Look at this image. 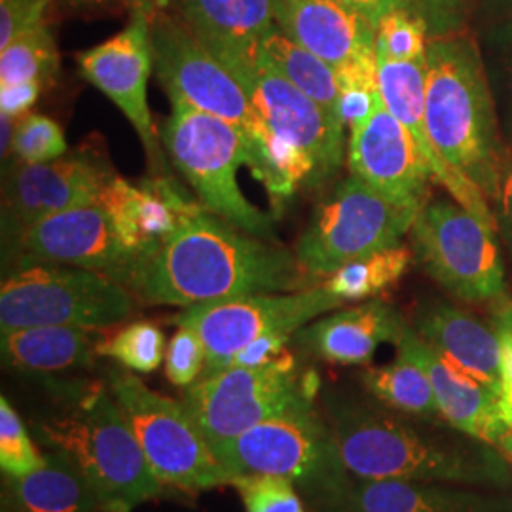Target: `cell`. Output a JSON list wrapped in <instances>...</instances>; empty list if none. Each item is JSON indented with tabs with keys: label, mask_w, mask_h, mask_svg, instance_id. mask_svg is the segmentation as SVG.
Segmentation results:
<instances>
[{
	"label": "cell",
	"mask_w": 512,
	"mask_h": 512,
	"mask_svg": "<svg viewBox=\"0 0 512 512\" xmlns=\"http://www.w3.org/2000/svg\"><path fill=\"white\" fill-rule=\"evenodd\" d=\"M323 414L349 473L357 480L439 482L512 490L507 456L446 420L406 416L344 391H323Z\"/></svg>",
	"instance_id": "cell-1"
},
{
	"label": "cell",
	"mask_w": 512,
	"mask_h": 512,
	"mask_svg": "<svg viewBox=\"0 0 512 512\" xmlns=\"http://www.w3.org/2000/svg\"><path fill=\"white\" fill-rule=\"evenodd\" d=\"M311 279L279 243L202 209L148 258L133 293L152 306L184 310L238 296L294 293L311 287Z\"/></svg>",
	"instance_id": "cell-2"
},
{
	"label": "cell",
	"mask_w": 512,
	"mask_h": 512,
	"mask_svg": "<svg viewBox=\"0 0 512 512\" xmlns=\"http://www.w3.org/2000/svg\"><path fill=\"white\" fill-rule=\"evenodd\" d=\"M31 427L46 450H61L88 476L105 512H131L158 497L154 475L109 384L61 380Z\"/></svg>",
	"instance_id": "cell-3"
},
{
	"label": "cell",
	"mask_w": 512,
	"mask_h": 512,
	"mask_svg": "<svg viewBox=\"0 0 512 512\" xmlns=\"http://www.w3.org/2000/svg\"><path fill=\"white\" fill-rule=\"evenodd\" d=\"M425 126L440 160L456 175L499 200L503 167L494 105L475 44L440 37L427 46Z\"/></svg>",
	"instance_id": "cell-4"
},
{
	"label": "cell",
	"mask_w": 512,
	"mask_h": 512,
	"mask_svg": "<svg viewBox=\"0 0 512 512\" xmlns=\"http://www.w3.org/2000/svg\"><path fill=\"white\" fill-rule=\"evenodd\" d=\"M211 448L230 480L253 473L283 476L293 482L308 511L351 512L355 478L317 403L283 412Z\"/></svg>",
	"instance_id": "cell-5"
},
{
	"label": "cell",
	"mask_w": 512,
	"mask_h": 512,
	"mask_svg": "<svg viewBox=\"0 0 512 512\" xmlns=\"http://www.w3.org/2000/svg\"><path fill=\"white\" fill-rule=\"evenodd\" d=\"M135 293L107 275L16 260L0 285V332L29 327L109 329L135 311Z\"/></svg>",
	"instance_id": "cell-6"
},
{
	"label": "cell",
	"mask_w": 512,
	"mask_h": 512,
	"mask_svg": "<svg viewBox=\"0 0 512 512\" xmlns=\"http://www.w3.org/2000/svg\"><path fill=\"white\" fill-rule=\"evenodd\" d=\"M162 141L173 164L209 213L255 238L279 243L274 220L241 192L239 167H249L251 156L238 129L181 99H171Z\"/></svg>",
	"instance_id": "cell-7"
},
{
	"label": "cell",
	"mask_w": 512,
	"mask_h": 512,
	"mask_svg": "<svg viewBox=\"0 0 512 512\" xmlns=\"http://www.w3.org/2000/svg\"><path fill=\"white\" fill-rule=\"evenodd\" d=\"M150 38L154 71L169 99H181L238 129L251 156L249 169L260 179L268 126L238 76L203 46L183 19L165 10L150 18Z\"/></svg>",
	"instance_id": "cell-8"
},
{
	"label": "cell",
	"mask_w": 512,
	"mask_h": 512,
	"mask_svg": "<svg viewBox=\"0 0 512 512\" xmlns=\"http://www.w3.org/2000/svg\"><path fill=\"white\" fill-rule=\"evenodd\" d=\"M109 387L162 486L203 492L230 482L184 401L158 395L129 370H110Z\"/></svg>",
	"instance_id": "cell-9"
},
{
	"label": "cell",
	"mask_w": 512,
	"mask_h": 512,
	"mask_svg": "<svg viewBox=\"0 0 512 512\" xmlns=\"http://www.w3.org/2000/svg\"><path fill=\"white\" fill-rule=\"evenodd\" d=\"M418 213L351 175L315 207L294 255L313 279H327L355 258L399 245Z\"/></svg>",
	"instance_id": "cell-10"
},
{
	"label": "cell",
	"mask_w": 512,
	"mask_h": 512,
	"mask_svg": "<svg viewBox=\"0 0 512 512\" xmlns=\"http://www.w3.org/2000/svg\"><path fill=\"white\" fill-rule=\"evenodd\" d=\"M313 370L230 366L203 376L184 391V404L211 446L236 439L275 416L315 403L321 393Z\"/></svg>",
	"instance_id": "cell-11"
},
{
	"label": "cell",
	"mask_w": 512,
	"mask_h": 512,
	"mask_svg": "<svg viewBox=\"0 0 512 512\" xmlns=\"http://www.w3.org/2000/svg\"><path fill=\"white\" fill-rule=\"evenodd\" d=\"M494 226L461 203H423L412 224V247L423 270L465 302H488L505 293V268Z\"/></svg>",
	"instance_id": "cell-12"
},
{
	"label": "cell",
	"mask_w": 512,
	"mask_h": 512,
	"mask_svg": "<svg viewBox=\"0 0 512 512\" xmlns=\"http://www.w3.org/2000/svg\"><path fill=\"white\" fill-rule=\"evenodd\" d=\"M325 285L294 293L251 294L184 308L177 327L196 330L207 351L203 376L224 370L239 349L274 332L296 334L313 319L342 308Z\"/></svg>",
	"instance_id": "cell-13"
},
{
	"label": "cell",
	"mask_w": 512,
	"mask_h": 512,
	"mask_svg": "<svg viewBox=\"0 0 512 512\" xmlns=\"http://www.w3.org/2000/svg\"><path fill=\"white\" fill-rule=\"evenodd\" d=\"M16 260L90 270L107 275L131 291L145 268V258L120 241L97 202L82 203L40 220L21 239L10 264Z\"/></svg>",
	"instance_id": "cell-14"
},
{
	"label": "cell",
	"mask_w": 512,
	"mask_h": 512,
	"mask_svg": "<svg viewBox=\"0 0 512 512\" xmlns=\"http://www.w3.org/2000/svg\"><path fill=\"white\" fill-rule=\"evenodd\" d=\"M110 173L90 154H71L44 164H21L8 175L2 200V249L8 260L21 239L55 213L97 202Z\"/></svg>",
	"instance_id": "cell-15"
},
{
	"label": "cell",
	"mask_w": 512,
	"mask_h": 512,
	"mask_svg": "<svg viewBox=\"0 0 512 512\" xmlns=\"http://www.w3.org/2000/svg\"><path fill=\"white\" fill-rule=\"evenodd\" d=\"M268 129L300 148L323 183L344 162V124L277 73L260 54L255 71L241 80Z\"/></svg>",
	"instance_id": "cell-16"
},
{
	"label": "cell",
	"mask_w": 512,
	"mask_h": 512,
	"mask_svg": "<svg viewBox=\"0 0 512 512\" xmlns=\"http://www.w3.org/2000/svg\"><path fill=\"white\" fill-rule=\"evenodd\" d=\"M349 171L387 200L421 209L431 169L410 131L378 101L372 114L349 129Z\"/></svg>",
	"instance_id": "cell-17"
},
{
	"label": "cell",
	"mask_w": 512,
	"mask_h": 512,
	"mask_svg": "<svg viewBox=\"0 0 512 512\" xmlns=\"http://www.w3.org/2000/svg\"><path fill=\"white\" fill-rule=\"evenodd\" d=\"M78 69L122 110L154 158L158 143L148 107V78L154 69L150 16L131 12V21L120 33L78 54Z\"/></svg>",
	"instance_id": "cell-18"
},
{
	"label": "cell",
	"mask_w": 512,
	"mask_h": 512,
	"mask_svg": "<svg viewBox=\"0 0 512 512\" xmlns=\"http://www.w3.org/2000/svg\"><path fill=\"white\" fill-rule=\"evenodd\" d=\"M97 203L107 213L116 236L135 255L145 258V264L184 220L205 209L167 177H154L135 186L110 175Z\"/></svg>",
	"instance_id": "cell-19"
},
{
	"label": "cell",
	"mask_w": 512,
	"mask_h": 512,
	"mask_svg": "<svg viewBox=\"0 0 512 512\" xmlns=\"http://www.w3.org/2000/svg\"><path fill=\"white\" fill-rule=\"evenodd\" d=\"M275 25L336 71L376 57V27L340 0H272Z\"/></svg>",
	"instance_id": "cell-20"
},
{
	"label": "cell",
	"mask_w": 512,
	"mask_h": 512,
	"mask_svg": "<svg viewBox=\"0 0 512 512\" xmlns=\"http://www.w3.org/2000/svg\"><path fill=\"white\" fill-rule=\"evenodd\" d=\"M181 19L238 76L255 71L262 40L275 29L272 0H179Z\"/></svg>",
	"instance_id": "cell-21"
},
{
	"label": "cell",
	"mask_w": 512,
	"mask_h": 512,
	"mask_svg": "<svg viewBox=\"0 0 512 512\" xmlns=\"http://www.w3.org/2000/svg\"><path fill=\"white\" fill-rule=\"evenodd\" d=\"M397 353L416 361L427 372L442 418L459 431L501 446L509 427L503 420L501 404L486 387L461 368L444 359L420 334L406 325L399 338Z\"/></svg>",
	"instance_id": "cell-22"
},
{
	"label": "cell",
	"mask_w": 512,
	"mask_h": 512,
	"mask_svg": "<svg viewBox=\"0 0 512 512\" xmlns=\"http://www.w3.org/2000/svg\"><path fill=\"white\" fill-rule=\"evenodd\" d=\"M425 80L427 57L416 61H378V82L385 107L410 131L431 169L433 179L442 184L465 209L495 226L494 215L488 207L486 196L475 184L459 177L444 164L429 139L425 126Z\"/></svg>",
	"instance_id": "cell-23"
},
{
	"label": "cell",
	"mask_w": 512,
	"mask_h": 512,
	"mask_svg": "<svg viewBox=\"0 0 512 512\" xmlns=\"http://www.w3.org/2000/svg\"><path fill=\"white\" fill-rule=\"evenodd\" d=\"M404 329L406 323L399 311L372 298L311 321L296 332V342L330 365H368L380 346L397 344Z\"/></svg>",
	"instance_id": "cell-24"
},
{
	"label": "cell",
	"mask_w": 512,
	"mask_h": 512,
	"mask_svg": "<svg viewBox=\"0 0 512 512\" xmlns=\"http://www.w3.org/2000/svg\"><path fill=\"white\" fill-rule=\"evenodd\" d=\"M414 330L444 359L484 385L501 404V338L497 330L444 302L423 308Z\"/></svg>",
	"instance_id": "cell-25"
},
{
	"label": "cell",
	"mask_w": 512,
	"mask_h": 512,
	"mask_svg": "<svg viewBox=\"0 0 512 512\" xmlns=\"http://www.w3.org/2000/svg\"><path fill=\"white\" fill-rule=\"evenodd\" d=\"M351 512H512V495L439 482L355 478Z\"/></svg>",
	"instance_id": "cell-26"
},
{
	"label": "cell",
	"mask_w": 512,
	"mask_h": 512,
	"mask_svg": "<svg viewBox=\"0 0 512 512\" xmlns=\"http://www.w3.org/2000/svg\"><path fill=\"white\" fill-rule=\"evenodd\" d=\"M44 465L21 478L4 476L2 507L10 512H105L92 482L69 454L46 450Z\"/></svg>",
	"instance_id": "cell-27"
},
{
	"label": "cell",
	"mask_w": 512,
	"mask_h": 512,
	"mask_svg": "<svg viewBox=\"0 0 512 512\" xmlns=\"http://www.w3.org/2000/svg\"><path fill=\"white\" fill-rule=\"evenodd\" d=\"M92 330L29 327L0 332L4 365L21 374L54 378L92 368L97 355Z\"/></svg>",
	"instance_id": "cell-28"
},
{
	"label": "cell",
	"mask_w": 512,
	"mask_h": 512,
	"mask_svg": "<svg viewBox=\"0 0 512 512\" xmlns=\"http://www.w3.org/2000/svg\"><path fill=\"white\" fill-rule=\"evenodd\" d=\"M262 55L294 88L308 95L321 109L327 110L332 118L340 120L338 103L342 90L338 73L332 65L311 54L304 46L296 44L279 27L272 29L262 40Z\"/></svg>",
	"instance_id": "cell-29"
},
{
	"label": "cell",
	"mask_w": 512,
	"mask_h": 512,
	"mask_svg": "<svg viewBox=\"0 0 512 512\" xmlns=\"http://www.w3.org/2000/svg\"><path fill=\"white\" fill-rule=\"evenodd\" d=\"M361 384L368 397L391 410L414 418L444 420L427 372L401 353L389 365L366 368Z\"/></svg>",
	"instance_id": "cell-30"
},
{
	"label": "cell",
	"mask_w": 512,
	"mask_h": 512,
	"mask_svg": "<svg viewBox=\"0 0 512 512\" xmlns=\"http://www.w3.org/2000/svg\"><path fill=\"white\" fill-rule=\"evenodd\" d=\"M414 262V251L403 243L361 256L336 270L323 283L330 294L346 302L372 300L393 287Z\"/></svg>",
	"instance_id": "cell-31"
},
{
	"label": "cell",
	"mask_w": 512,
	"mask_h": 512,
	"mask_svg": "<svg viewBox=\"0 0 512 512\" xmlns=\"http://www.w3.org/2000/svg\"><path fill=\"white\" fill-rule=\"evenodd\" d=\"M59 71V54L46 25L0 50V88L25 82L48 86Z\"/></svg>",
	"instance_id": "cell-32"
},
{
	"label": "cell",
	"mask_w": 512,
	"mask_h": 512,
	"mask_svg": "<svg viewBox=\"0 0 512 512\" xmlns=\"http://www.w3.org/2000/svg\"><path fill=\"white\" fill-rule=\"evenodd\" d=\"M165 336L152 321H135L107 340H99L97 357L114 359L131 372L150 374L165 361Z\"/></svg>",
	"instance_id": "cell-33"
},
{
	"label": "cell",
	"mask_w": 512,
	"mask_h": 512,
	"mask_svg": "<svg viewBox=\"0 0 512 512\" xmlns=\"http://www.w3.org/2000/svg\"><path fill=\"white\" fill-rule=\"evenodd\" d=\"M429 23L414 10H393L376 25L378 61H416L427 55Z\"/></svg>",
	"instance_id": "cell-34"
},
{
	"label": "cell",
	"mask_w": 512,
	"mask_h": 512,
	"mask_svg": "<svg viewBox=\"0 0 512 512\" xmlns=\"http://www.w3.org/2000/svg\"><path fill=\"white\" fill-rule=\"evenodd\" d=\"M46 461L31 439L25 423L6 395L0 397V469L6 478H21L40 469Z\"/></svg>",
	"instance_id": "cell-35"
},
{
	"label": "cell",
	"mask_w": 512,
	"mask_h": 512,
	"mask_svg": "<svg viewBox=\"0 0 512 512\" xmlns=\"http://www.w3.org/2000/svg\"><path fill=\"white\" fill-rule=\"evenodd\" d=\"M12 154L21 164L54 162L67 154V139L55 120L29 112L16 122Z\"/></svg>",
	"instance_id": "cell-36"
},
{
	"label": "cell",
	"mask_w": 512,
	"mask_h": 512,
	"mask_svg": "<svg viewBox=\"0 0 512 512\" xmlns=\"http://www.w3.org/2000/svg\"><path fill=\"white\" fill-rule=\"evenodd\" d=\"M230 484L236 488L245 512H308L293 482L283 476L238 475Z\"/></svg>",
	"instance_id": "cell-37"
},
{
	"label": "cell",
	"mask_w": 512,
	"mask_h": 512,
	"mask_svg": "<svg viewBox=\"0 0 512 512\" xmlns=\"http://www.w3.org/2000/svg\"><path fill=\"white\" fill-rule=\"evenodd\" d=\"M165 378L177 387L188 389L198 384L207 366V351L196 330L177 327L165 351Z\"/></svg>",
	"instance_id": "cell-38"
},
{
	"label": "cell",
	"mask_w": 512,
	"mask_h": 512,
	"mask_svg": "<svg viewBox=\"0 0 512 512\" xmlns=\"http://www.w3.org/2000/svg\"><path fill=\"white\" fill-rule=\"evenodd\" d=\"M52 0H0V50L44 25Z\"/></svg>",
	"instance_id": "cell-39"
},
{
	"label": "cell",
	"mask_w": 512,
	"mask_h": 512,
	"mask_svg": "<svg viewBox=\"0 0 512 512\" xmlns=\"http://www.w3.org/2000/svg\"><path fill=\"white\" fill-rule=\"evenodd\" d=\"M294 334L289 332H274L262 336L249 346L239 349L238 353L230 359V366H243V368H262V366H287L296 368V359L289 351V344Z\"/></svg>",
	"instance_id": "cell-40"
},
{
	"label": "cell",
	"mask_w": 512,
	"mask_h": 512,
	"mask_svg": "<svg viewBox=\"0 0 512 512\" xmlns=\"http://www.w3.org/2000/svg\"><path fill=\"white\" fill-rule=\"evenodd\" d=\"M382 99L380 90L378 92H368V90H346L340 95L338 103V116L344 124V128H355L366 120L372 110L376 109L378 101Z\"/></svg>",
	"instance_id": "cell-41"
},
{
	"label": "cell",
	"mask_w": 512,
	"mask_h": 512,
	"mask_svg": "<svg viewBox=\"0 0 512 512\" xmlns=\"http://www.w3.org/2000/svg\"><path fill=\"white\" fill-rule=\"evenodd\" d=\"M42 88L44 86L40 82H25L0 88V114L12 120H19L21 116L29 114V109L37 103Z\"/></svg>",
	"instance_id": "cell-42"
},
{
	"label": "cell",
	"mask_w": 512,
	"mask_h": 512,
	"mask_svg": "<svg viewBox=\"0 0 512 512\" xmlns=\"http://www.w3.org/2000/svg\"><path fill=\"white\" fill-rule=\"evenodd\" d=\"M414 6L429 25H433L439 33H444L452 29L454 19L461 12L463 0H414Z\"/></svg>",
	"instance_id": "cell-43"
},
{
	"label": "cell",
	"mask_w": 512,
	"mask_h": 512,
	"mask_svg": "<svg viewBox=\"0 0 512 512\" xmlns=\"http://www.w3.org/2000/svg\"><path fill=\"white\" fill-rule=\"evenodd\" d=\"M349 8H353L355 12H359L363 18L368 19L374 27L382 21V19L393 12V10H414V0H340Z\"/></svg>",
	"instance_id": "cell-44"
},
{
	"label": "cell",
	"mask_w": 512,
	"mask_h": 512,
	"mask_svg": "<svg viewBox=\"0 0 512 512\" xmlns=\"http://www.w3.org/2000/svg\"><path fill=\"white\" fill-rule=\"evenodd\" d=\"M501 338V376H503V393H501V414L507 427L512 429V338L497 330Z\"/></svg>",
	"instance_id": "cell-45"
},
{
	"label": "cell",
	"mask_w": 512,
	"mask_h": 512,
	"mask_svg": "<svg viewBox=\"0 0 512 512\" xmlns=\"http://www.w3.org/2000/svg\"><path fill=\"white\" fill-rule=\"evenodd\" d=\"M499 203H501L503 224H505L509 241L512 243V167H509V169L503 173L501 192H499Z\"/></svg>",
	"instance_id": "cell-46"
},
{
	"label": "cell",
	"mask_w": 512,
	"mask_h": 512,
	"mask_svg": "<svg viewBox=\"0 0 512 512\" xmlns=\"http://www.w3.org/2000/svg\"><path fill=\"white\" fill-rule=\"evenodd\" d=\"M131 6V12H143L147 16H156L158 12H164L167 6H171L173 0H126Z\"/></svg>",
	"instance_id": "cell-47"
},
{
	"label": "cell",
	"mask_w": 512,
	"mask_h": 512,
	"mask_svg": "<svg viewBox=\"0 0 512 512\" xmlns=\"http://www.w3.org/2000/svg\"><path fill=\"white\" fill-rule=\"evenodd\" d=\"M497 330L507 332L512 338V302L499 311V315H497Z\"/></svg>",
	"instance_id": "cell-48"
},
{
	"label": "cell",
	"mask_w": 512,
	"mask_h": 512,
	"mask_svg": "<svg viewBox=\"0 0 512 512\" xmlns=\"http://www.w3.org/2000/svg\"><path fill=\"white\" fill-rule=\"evenodd\" d=\"M499 450L507 456V459L511 461L512 465V429H509V431H507V435H505V439L501 440Z\"/></svg>",
	"instance_id": "cell-49"
},
{
	"label": "cell",
	"mask_w": 512,
	"mask_h": 512,
	"mask_svg": "<svg viewBox=\"0 0 512 512\" xmlns=\"http://www.w3.org/2000/svg\"><path fill=\"white\" fill-rule=\"evenodd\" d=\"M2 512H10V511H8V509H4V507H2Z\"/></svg>",
	"instance_id": "cell-50"
},
{
	"label": "cell",
	"mask_w": 512,
	"mask_h": 512,
	"mask_svg": "<svg viewBox=\"0 0 512 512\" xmlns=\"http://www.w3.org/2000/svg\"><path fill=\"white\" fill-rule=\"evenodd\" d=\"M80 2H82V0H80Z\"/></svg>",
	"instance_id": "cell-51"
}]
</instances>
